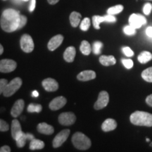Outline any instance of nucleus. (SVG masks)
<instances>
[{
    "label": "nucleus",
    "mask_w": 152,
    "mask_h": 152,
    "mask_svg": "<svg viewBox=\"0 0 152 152\" xmlns=\"http://www.w3.org/2000/svg\"><path fill=\"white\" fill-rule=\"evenodd\" d=\"M146 23H147V19L142 15L133 14L129 18V24L135 29L140 28Z\"/></svg>",
    "instance_id": "nucleus-8"
},
{
    "label": "nucleus",
    "mask_w": 152,
    "mask_h": 152,
    "mask_svg": "<svg viewBox=\"0 0 152 152\" xmlns=\"http://www.w3.org/2000/svg\"><path fill=\"white\" fill-rule=\"evenodd\" d=\"M67 100L64 96H58L54 98L52 102L49 103V107L52 111H57V110L61 109L66 104Z\"/></svg>",
    "instance_id": "nucleus-12"
},
{
    "label": "nucleus",
    "mask_w": 152,
    "mask_h": 152,
    "mask_svg": "<svg viewBox=\"0 0 152 152\" xmlns=\"http://www.w3.org/2000/svg\"><path fill=\"white\" fill-rule=\"evenodd\" d=\"M37 129L39 132H40L42 134H47V135L52 134L54 132V127L47 124L46 123H39L37 127Z\"/></svg>",
    "instance_id": "nucleus-17"
},
{
    "label": "nucleus",
    "mask_w": 152,
    "mask_h": 152,
    "mask_svg": "<svg viewBox=\"0 0 152 152\" xmlns=\"http://www.w3.org/2000/svg\"><path fill=\"white\" fill-rule=\"evenodd\" d=\"M149 1H152V0H149Z\"/></svg>",
    "instance_id": "nucleus-50"
},
{
    "label": "nucleus",
    "mask_w": 152,
    "mask_h": 152,
    "mask_svg": "<svg viewBox=\"0 0 152 152\" xmlns=\"http://www.w3.org/2000/svg\"><path fill=\"white\" fill-rule=\"evenodd\" d=\"M146 34L149 37L152 38V27H148L146 30Z\"/></svg>",
    "instance_id": "nucleus-42"
},
{
    "label": "nucleus",
    "mask_w": 152,
    "mask_h": 152,
    "mask_svg": "<svg viewBox=\"0 0 152 152\" xmlns=\"http://www.w3.org/2000/svg\"><path fill=\"white\" fill-rule=\"evenodd\" d=\"M26 137H27V140H30V141L35 138L33 134H30V133H26Z\"/></svg>",
    "instance_id": "nucleus-44"
},
{
    "label": "nucleus",
    "mask_w": 152,
    "mask_h": 152,
    "mask_svg": "<svg viewBox=\"0 0 152 152\" xmlns=\"http://www.w3.org/2000/svg\"><path fill=\"white\" fill-rule=\"evenodd\" d=\"M123 31L124 33L128 35H133L136 33V29L134 28H133L132 26H131L130 25L129 26H126L123 28Z\"/></svg>",
    "instance_id": "nucleus-32"
},
{
    "label": "nucleus",
    "mask_w": 152,
    "mask_h": 152,
    "mask_svg": "<svg viewBox=\"0 0 152 152\" xmlns=\"http://www.w3.org/2000/svg\"><path fill=\"white\" fill-rule=\"evenodd\" d=\"M103 47V44L101 42H95L93 44V47H92V51L95 54H99L101 53V50L102 48Z\"/></svg>",
    "instance_id": "nucleus-31"
},
{
    "label": "nucleus",
    "mask_w": 152,
    "mask_h": 152,
    "mask_svg": "<svg viewBox=\"0 0 152 152\" xmlns=\"http://www.w3.org/2000/svg\"><path fill=\"white\" fill-rule=\"evenodd\" d=\"M147 140V142H149V140L148 138H147V140Z\"/></svg>",
    "instance_id": "nucleus-47"
},
{
    "label": "nucleus",
    "mask_w": 152,
    "mask_h": 152,
    "mask_svg": "<svg viewBox=\"0 0 152 152\" xmlns=\"http://www.w3.org/2000/svg\"><path fill=\"white\" fill-rule=\"evenodd\" d=\"M42 85L45 90L47 92H55L58 89V84L56 80L53 78L45 79Z\"/></svg>",
    "instance_id": "nucleus-13"
},
{
    "label": "nucleus",
    "mask_w": 152,
    "mask_h": 152,
    "mask_svg": "<svg viewBox=\"0 0 152 152\" xmlns=\"http://www.w3.org/2000/svg\"><path fill=\"white\" fill-rule=\"evenodd\" d=\"M72 142L74 147L80 150H87L90 149L92 142L90 138L87 137L83 133L75 132L72 137Z\"/></svg>",
    "instance_id": "nucleus-3"
},
{
    "label": "nucleus",
    "mask_w": 152,
    "mask_h": 152,
    "mask_svg": "<svg viewBox=\"0 0 152 152\" xmlns=\"http://www.w3.org/2000/svg\"><path fill=\"white\" fill-rule=\"evenodd\" d=\"M42 110V106L40 104H30L27 108V111L29 113H40Z\"/></svg>",
    "instance_id": "nucleus-29"
},
{
    "label": "nucleus",
    "mask_w": 152,
    "mask_h": 152,
    "mask_svg": "<svg viewBox=\"0 0 152 152\" xmlns=\"http://www.w3.org/2000/svg\"><path fill=\"white\" fill-rule=\"evenodd\" d=\"M17 67L16 61L11 59H1L0 61V71L1 73H10L14 71Z\"/></svg>",
    "instance_id": "nucleus-11"
},
{
    "label": "nucleus",
    "mask_w": 152,
    "mask_h": 152,
    "mask_svg": "<svg viewBox=\"0 0 152 152\" xmlns=\"http://www.w3.org/2000/svg\"><path fill=\"white\" fill-rule=\"evenodd\" d=\"M123 10V6L118 4L116 6H114V7H112L111 8H109L107 10V14L110 15H115L118 14L119 13H121V11Z\"/></svg>",
    "instance_id": "nucleus-28"
},
{
    "label": "nucleus",
    "mask_w": 152,
    "mask_h": 152,
    "mask_svg": "<svg viewBox=\"0 0 152 152\" xmlns=\"http://www.w3.org/2000/svg\"><path fill=\"white\" fill-rule=\"evenodd\" d=\"M122 63L123 66L126 68H128V69L132 68L133 67V65H134V63H133L132 60L131 59H123Z\"/></svg>",
    "instance_id": "nucleus-35"
},
{
    "label": "nucleus",
    "mask_w": 152,
    "mask_h": 152,
    "mask_svg": "<svg viewBox=\"0 0 152 152\" xmlns=\"http://www.w3.org/2000/svg\"><path fill=\"white\" fill-rule=\"evenodd\" d=\"M25 102L23 99H18L15 102L12 109L11 110V115L14 118L18 117L23 111Z\"/></svg>",
    "instance_id": "nucleus-14"
},
{
    "label": "nucleus",
    "mask_w": 152,
    "mask_h": 152,
    "mask_svg": "<svg viewBox=\"0 0 152 152\" xmlns=\"http://www.w3.org/2000/svg\"><path fill=\"white\" fill-rule=\"evenodd\" d=\"M22 83V80L20 77H15L14 79H13L10 83H8L5 90H4V96L6 97H9L14 94L21 87Z\"/></svg>",
    "instance_id": "nucleus-4"
},
{
    "label": "nucleus",
    "mask_w": 152,
    "mask_h": 152,
    "mask_svg": "<svg viewBox=\"0 0 152 152\" xmlns=\"http://www.w3.org/2000/svg\"><path fill=\"white\" fill-rule=\"evenodd\" d=\"M123 52L124 53V54L125 56H128V57H131L132 56H134V52L131 49L130 47H125L123 48Z\"/></svg>",
    "instance_id": "nucleus-37"
},
{
    "label": "nucleus",
    "mask_w": 152,
    "mask_h": 152,
    "mask_svg": "<svg viewBox=\"0 0 152 152\" xmlns=\"http://www.w3.org/2000/svg\"><path fill=\"white\" fill-rule=\"evenodd\" d=\"M20 132H22V130L20 122H19L18 120L14 119L12 121V123H11V136H12L13 139L16 140V137Z\"/></svg>",
    "instance_id": "nucleus-20"
},
{
    "label": "nucleus",
    "mask_w": 152,
    "mask_h": 152,
    "mask_svg": "<svg viewBox=\"0 0 152 152\" xmlns=\"http://www.w3.org/2000/svg\"><path fill=\"white\" fill-rule=\"evenodd\" d=\"M116 21V18L113 15L107 14L104 16H94L92 17V23L93 26L95 29L99 30L100 29V23L102 22H109L114 23Z\"/></svg>",
    "instance_id": "nucleus-7"
},
{
    "label": "nucleus",
    "mask_w": 152,
    "mask_h": 152,
    "mask_svg": "<svg viewBox=\"0 0 152 152\" xmlns=\"http://www.w3.org/2000/svg\"><path fill=\"white\" fill-rule=\"evenodd\" d=\"M3 52H4L3 46L1 45H0V54H3Z\"/></svg>",
    "instance_id": "nucleus-46"
},
{
    "label": "nucleus",
    "mask_w": 152,
    "mask_h": 152,
    "mask_svg": "<svg viewBox=\"0 0 152 152\" xmlns=\"http://www.w3.org/2000/svg\"><path fill=\"white\" fill-rule=\"evenodd\" d=\"M0 151L1 152H10L11 151V149L9 146H3V147H1L0 149Z\"/></svg>",
    "instance_id": "nucleus-40"
},
{
    "label": "nucleus",
    "mask_w": 152,
    "mask_h": 152,
    "mask_svg": "<svg viewBox=\"0 0 152 152\" xmlns=\"http://www.w3.org/2000/svg\"><path fill=\"white\" fill-rule=\"evenodd\" d=\"M99 62L101 63L102 65L104 66H113L115 65L116 63V60H115V57L113 56H104L102 55L99 57Z\"/></svg>",
    "instance_id": "nucleus-21"
},
{
    "label": "nucleus",
    "mask_w": 152,
    "mask_h": 152,
    "mask_svg": "<svg viewBox=\"0 0 152 152\" xmlns=\"http://www.w3.org/2000/svg\"><path fill=\"white\" fill-rule=\"evenodd\" d=\"M90 19L89 18H85L80 23V29L83 30V31H87L90 27Z\"/></svg>",
    "instance_id": "nucleus-30"
},
{
    "label": "nucleus",
    "mask_w": 152,
    "mask_h": 152,
    "mask_svg": "<svg viewBox=\"0 0 152 152\" xmlns=\"http://www.w3.org/2000/svg\"><path fill=\"white\" fill-rule=\"evenodd\" d=\"M35 4H36V0H31V1H30V7H29V11L30 12H32V11L35 10Z\"/></svg>",
    "instance_id": "nucleus-39"
},
{
    "label": "nucleus",
    "mask_w": 152,
    "mask_h": 152,
    "mask_svg": "<svg viewBox=\"0 0 152 152\" xmlns=\"http://www.w3.org/2000/svg\"><path fill=\"white\" fill-rule=\"evenodd\" d=\"M80 49L82 54L84 55H90L91 52H92V47H91L90 44L86 40H83L81 42L80 47Z\"/></svg>",
    "instance_id": "nucleus-25"
},
{
    "label": "nucleus",
    "mask_w": 152,
    "mask_h": 152,
    "mask_svg": "<svg viewBox=\"0 0 152 152\" xmlns=\"http://www.w3.org/2000/svg\"><path fill=\"white\" fill-rule=\"evenodd\" d=\"M47 1H48V3L50 4L54 5L56 4V3H58V1H59V0H47Z\"/></svg>",
    "instance_id": "nucleus-43"
},
{
    "label": "nucleus",
    "mask_w": 152,
    "mask_h": 152,
    "mask_svg": "<svg viewBox=\"0 0 152 152\" xmlns=\"http://www.w3.org/2000/svg\"><path fill=\"white\" fill-rule=\"evenodd\" d=\"M26 23H27V18L25 16L20 15V26H19V29H21V28H23Z\"/></svg>",
    "instance_id": "nucleus-38"
},
{
    "label": "nucleus",
    "mask_w": 152,
    "mask_h": 152,
    "mask_svg": "<svg viewBox=\"0 0 152 152\" xmlns=\"http://www.w3.org/2000/svg\"><path fill=\"white\" fill-rule=\"evenodd\" d=\"M151 146H152V143H151Z\"/></svg>",
    "instance_id": "nucleus-49"
},
{
    "label": "nucleus",
    "mask_w": 152,
    "mask_h": 152,
    "mask_svg": "<svg viewBox=\"0 0 152 152\" xmlns=\"http://www.w3.org/2000/svg\"><path fill=\"white\" fill-rule=\"evenodd\" d=\"M117 128V123L114 119L108 118L102 123V129L104 132H110Z\"/></svg>",
    "instance_id": "nucleus-18"
},
{
    "label": "nucleus",
    "mask_w": 152,
    "mask_h": 152,
    "mask_svg": "<svg viewBox=\"0 0 152 152\" xmlns=\"http://www.w3.org/2000/svg\"><path fill=\"white\" fill-rule=\"evenodd\" d=\"M142 77L148 83H152V67L145 69L142 73Z\"/></svg>",
    "instance_id": "nucleus-27"
},
{
    "label": "nucleus",
    "mask_w": 152,
    "mask_h": 152,
    "mask_svg": "<svg viewBox=\"0 0 152 152\" xmlns=\"http://www.w3.org/2000/svg\"><path fill=\"white\" fill-rule=\"evenodd\" d=\"M130 119L133 125L152 127V114L147 112L137 111L131 114Z\"/></svg>",
    "instance_id": "nucleus-2"
},
{
    "label": "nucleus",
    "mask_w": 152,
    "mask_h": 152,
    "mask_svg": "<svg viewBox=\"0 0 152 152\" xmlns=\"http://www.w3.org/2000/svg\"><path fill=\"white\" fill-rule=\"evenodd\" d=\"M109 102V93L106 91H102L99 94L98 99L95 102L94 108L95 110H101L108 105Z\"/></svg>",
    "instance_id": "nucleus-6"
},
{
    "label": "nucleus",
    "mask_w": 152,
    "mask_h": 152,
    "mask_svg": "<svg viewBox=\"0 0 152 152\" xmlns=\"http://www.w3.org/2000/svg\"><path fill=\"white\" fill-rule=\"evenodd\" d=\"M75 54L76 51L75 47L73 46L68 47L64 53V58L65 59L66 61H67L68 63H71L73 61L74 59H75Z\"/></svg>",
    "instance_id": "nucleus-19"
},
{
    "label": "nucleus",
    "mask_w": 152,
    "mask_h": 152,
    "mask_svg": "<svg viewBox=\"0 0 152 152\" xmlns=\"http://www.w3.org/2000/svg\"><path fill=\"white\" fill-rule=\"evenodd\" d=\"M20 14L18 11L13 9H6L1 17V28L7 33H12L19 30Z\"/></svg>",
    "instance_id": "nucleus-1"
},
{
    "label": "nucleus",
    "mask_w": 152,
    "mask_h": 152,
    "mask_svg": "<svg viewBox=\"0 0 152 152\" xmlns=\"http://www.w3.org/2000/svg\"><path fill=\"white\" fill-rule=\"evenodd\" d=\"M137 59L139 62L141 64H147V62L150 61L152 59V54L149 52L144 51V52L140 53V54L137 57Z\"/></svg>",
    "instance_id": "nucleus-23"
},
{
    "label": "nucleus",
    "mask_w": 152,
    "mask_h": 152,
    "mask_svg": "<svg viewBox=\"0 0 152 152\" xmlns=\"http://www.w3.org/2000/svg\"><path fill=\"white\" fill-rule=\"evenodd\" d=\"M20 44L21 49L24 52L30 53L33 51L35 45H34L33 38L28 34H25L22 36L20 38Z\"/></svg>",
    "instance_id": "nucleus-5"
},
{
    "label": "nucleus",
    "mask_w": 152,
    "mask_h": 152,
    "mask_svg": "<svg viewBox=\"0 0 152 152\" xmlns=\"http://www.w3.org/2000/svg\"><path fill=\"white\" fill-rule=\"evenodd\" d=\"M26 140H27V137H26V133L24 132H20L16 138V145L17 147L19 148L23 147L26 145Z\"/></svg>",
    "instance_id": "nucleus-26"
},
{
    "label": "nucleus",
    "mask_w": 152,
    "mask_h": 152,
    "mask_svg": "<svg viewBox=\"0 0 152 152\" xmlns=\"http://www.w3.org/2000/svg\"><path fill=\"white\" fill-rule=\"evenodd\" d=\"M80 20L81 14L78 12L73 11L70 15V23L73 28H76L77 26H78L80 23Z\"/></svg>",
    "instance_id": "nucleus-22"
},
{
    "label": "nucleus",
    "mask_w": 152,
    "mask_h": 152,
    "mask_svg": "<svg viewBox=\"0 0 152 152\" xmlns=\"http://www.w3.org/2000/svg\"><path fill=\"white\" fill-rule=\"evenodd\" d=\"M96 73L91 70L82 71L77 75V80L80 81H89L96 78Z\"/></svg>",
    "instance_id": "nucleus-16"
},
{
    "label": "nucleus",
    "mask_w": 152,
    "mask_h": 152,
    "mask_svg": "<svg viewBox=\"0 0 152 152\" xmlns=\"http://www.w3.org/2000/svg\"><path fill=\"white\" fill-rule=\"evenodd\" d=\"M32 96H34V97H37L38 96H39V93H38L37 91H33V93H32Z\"/></svg>",
    "instance_id": "nucleus-45"
},
{
    "label": "nucleus",
    "mask_w": 152,
    "mask_h": 152,
    "mask_svg": "<svg viewBox=\"0 0 152 152\" xmlns=\"http://www.w3.org/2000/svg\"><path fill=\"white\" fill-rule=\"evenodd\" d=\"M76 121L75 115L72 112H65L61 113L58 116V122L62 125L68 126L75 123Z\"/></svg>",
    "instance_id": "nucleus-9"
},
{
    "label": "nucleus",
    "mask_w": 152,
    "mask_h": 152,
    "mask_svg": "<svg viewBox=\"0 0 152 152\" xmlns=\"http://www.w3.org/2000/svg\"><path fill=\"white\" fill-rule=\"evenodd\" d=\"M44 147H45V142L41 141V140L34 138L33 140L30 141V149L31 150L42 149Z\"/></svg>",
    "instance_id": "nucleus-24"
},
{
    "label": "nucleus",
    "mask_w": 152,
    "mask_h": 152,
    "mask_svg": "<svg viewBox=\"0 0 152 152\" xmlns=\"http://www.w3.org/2000/svg\"><path fill=\"white\" fill-rule=\"evenodd\" d=\"M146 102H147L148 105L152 107V94L147 96V99H146Z\"/></svg>",
    "instance_id": "nucleus-41"
},
{
    "label": "nucleus",
    "mask_w": 152,
    "mask_h": 152,
    "mask_svg": "<svg viewBox=\"0 0 152 152\" xmlns=\"http://www.w3.org/2000/svg\"><path fill=\"white\" fill-rule=\"evenodd\" d=\"M152 10V4L150 3L145 4L143 7V12L145 15H149Z\"/></svg>",
    "instance_id": "nucleus-34"
},
{
    "label": "nucleus",
    "mask_w": 152,
    "mask_h": 152,
    "mask_svg": "<svg viewBox=\"0 0 152 152\" xmlns=\"http://www.w3.org/2000/svg\"><path fill=\"white\" fill-rule=\"evenodd\" d=\"M9 127L8 123L2 119L0 120V130L1 132H7L9 130Z\"/></svg>",
    "instance_id": "nucleus-33"
},
{
    "label": "nucleus",
    "mask_w": 152,
    "mask_h": 152,
    "mask_svg": "<svg viewBox=\"0 0 152 152\" xmlns=\"http://www.w3.org/2000/svg\"><path fill=\"white\" fill-rule=\"evenodd\" d=\"M63 41H64V36L61 35H55L49 40L47 47L50 51H54L61 45Z\"/></svg>",
    "instance_id": "nucleus-15"
},
{
    "label": "nucleus",
    "mask_w": 152,
    "mask_h": 152,
    "mask_svg": "<svg viewBox=\"0 0 152 152\" xmlns=\"http://www.w3.org/2000/svg\"><path fill=\"white\" fill-rule=\"evenodd\" d=\"M8 80L6 79L0 80V94H3L4 90H5L6 87L8 85Z\"/></svg>",
    "instance_id": "nucleus-36"
},
{
    "label": "nucleus",
    "mask_w": 152,
    "mask_h": 152,
    "mask_svg": "<svg viewBox=\"0 0 152 152\" xmlns=\"http://www.w3.org/2000/svg\"><path fill=\"white\" fill-rule=\"evenodd\" d=\"M22 1H29V0H22Z\"/></svg>",
    "instance_id": "nucleus-48"
},
{
    "label": "nucleus",
    "mask_w": 152,
    "mask_h": 152,
    "mask_svg": "<svg viewBox=\"0 0 152 152\" xmlns=\"http://www.w3.org/2000/svg\"><path fill=\"white\" fill-rule=\"evenodd\" d=\"M70 133H71V131L68 129H65L58 132L53 140V147L54 148L61 147L66 141Z\"/></svg>",
    "instance_id": "nucleus-10"
}]
</instances>
